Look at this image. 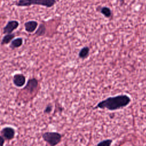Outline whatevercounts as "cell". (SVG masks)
Listing matches in <instances>:
<instances>
[{"instance_id":"6da1fadb","label":"cell","mask_w":146,"mask_h":146,"mask_svg":"<svg viewBox=\"0 0 146 146\" xmlns=\"http://www.w3.org/2000/svg\"><path fill=\"white\" fill-rule=\"evenodd\" d=\"M131 102V98L125 94L111 96L100 102L96 107L101 109H107L110 111L119 110L128 106Z\"/></svg>"},{"instance_id":"7a4b0ae2","label":"cell","mask_w":146,"mask_h":146,"mask_svg":"<svg viewBox=\"0 0 146 146\" xmlns=\"http://www.w3.org/2000/svg\"><path fill=\"white\" fill-rule=\"evenodd\" d=\"M56 1V0H19L15 5L20 7L29 6L31 5H40L47 7L53 6Z\"/></svg>"},{"instance_id":"3957f363","label":"cell","mask_w":146,"mask_h":146,"mask_svg":"<svg viewBox=\"0 0 146 146\" xmlns=\"http://www.w3.org/2000/svg\"><path fill=\"white\" fill-rule=\"evenodd\" d=\"M42 138L44 141L50 145L58 144L62 140V135L56 132H46L42 135Z\"/></svg>"},{"instance_id":"277c9868","label":"cell","mask_w":146,"mask_h":146,"mask_svg":"<svg viewBox=\"0 0 146 146\" xmlns=\"http://www.w3.org/2000/svg\"><path fill=\"white\" fill-rule=\"evenodd\" d=\"M1 134L4 139L7 140H10L14 137L15 132L14 128L10 127H6L2 129Z\"/></svg>"},{"instance_id":"5b68a950","label":"cell","mask_w":146,"mask_h":146,"mask_svg":"<svg viewBox=\"0 0 146 146\" xmlns=\"http://www.w3.org/2000/svg\"><path fill=\"white\" fill-rule=\"evenodd\" d=\"M19 26V23L17 21H10L8 22L3 30V34H10L14 30L17 29Z\"/></svg>"},{"instance_id":"8992f818","label":"cell","mask_w":146,"mask_h":146,"mask_svg":"<svg viewBox=\"0 0 146 146\" xmlns=\"http://www.w3.org/2000/svg\"><path fill=\"white\" fill-rule=\"evenodd\" d=\"M38 86V81L35 78H32L30 79L25 86V87L23 88V90H26L27 91H29L31 93H32L33 91H34Z\"/></svg>"},{"instance_id":"52a82bcc","label":"cell","mask_w":146,"mask_h":146,"mask_svg":"<svg viewBox=\"0 0 146 146\" xmlns=\"http://www.w3.org/2000/svg\"><path fill=\"white\" fill-rule=\"evenodd\" d=\"M14 84L18 87L24 86L26 82V78L24 75L22 74H16L14 75L13 79Z\"/></svg>"},{"instance_id":"ba28073f","label":"cell","mask_w":146,"mask_h":146,"mask_svg":"<svg viewBox=\"0 0 146 146\" xmlns=\"http://www.w3.org/2000/svg\"><path fill=\"white\" fill-rule=\"evenodd\" d=\"M38 26V22L35 21H30L25 23V30L28 33H33Z\"/></svg>"},{"instance_id":"9c48e42d","label":"cell","mask_w":146,"mask_h":146,"mask_svg":"<svg viewBox=\"0 0 146 146\" xmlns=\"http://www.w3.org/2000/svg\"><path fill=\"white\" fill-rule=\"evenodd\" d=\"M99 12L102 14L105 17L107 18H110L112 17V13L111 10L107 6H103L99 8Z\"/></svg>"},{"instance_id":"30bf717a","label":"cell","mask_w":146,"mask_h":146,"mask_svg":"<svg viewBox=\"0 0 146 146\" xmlns=\"http://www.w3.org/2000/svg\"><path fill=\"white\" fill-rule=\"evenodd\" d=\"M23 43V39L22 38H17L16 39H14L11 41V43L10 44V47L14 50L15 48H17L21 46H22Z\"/></svg>"},{"instance_id":"8fae6325","label":"cell","mask_w":146,"mask_h":146,"mask_svg":"<svg viewBox=\"0 0 146 146\" xmlns=\"http://www.w3.org/2000/svg\"><path fill=\"white\" fill-rule=\"evenodd\" d=\"M15 37V34H6V35H5L1 41V44L2 45H5V44H7L9 43H10L13 39V38Z\"/></svg>"},{"instance_id":"7c38bea8","label":"cell","mask_w":146,"mask_h":146,"mask_svg":"<svg viewBox=\"0 0 146 146\" xmlns=\"http://www.w3.org/2000/svg\"><path fill=\"white\" fill-rule=\"evenodd\" d=\"M89 52H90L89 47H87V46L83 47L80 50V51L79 52V57L80 59H85L88 56Z\"/></svg>"},{"instance_id":"4fadbf2b","label":"cell","mask_w":146,"mask_h":146,"mask_svg":"<svg viewBox=\"0 0 146 146\" xmlns=\"http://www.w3.org/2000/svg\"><path fill=\"white\" fill-rule=\"evenodd\" d=\"M46 33V27L43 24H40L39 27H38L35 34L37 36H43Z\"/></svg>"},{"instance_id":"5bb4252c","label":"cell","mask_w":146,"mask_h":146,"mask_svg":"<svg viewBox=\"0 0 146 146\" xmlns=\"http://www.w3.org/2000/svg\"><path fill=\"white\" fill-rule=\"evenodd\" d=\"M112 143V140L111 139H106L104 140L98 144H97L98 146H110Z\"/></svg>"},{"instance_id":"9a60e30c","label":"cell","mask_w":146,"mask_h":146,"mask_svg":"<svg viewBox=\"0 0 146 146\" xmlns=\"http://www.w3.org/2000/svg\"><path fill=\"white\" fill-rule=\"evenodd\" d=\"M52 111V106L51 104H48V106H46L44 110V113H49L50 112Z\"/></svg>"},{"instance_id":"2e32d148","label":"cell","mask_w":146,"mask_h":146,"mask_svg":"<svg viewBox=\"0 0 146 146\" xmlns=\"http://www.w3.org/2000/svg\"><path fill=\"white\" fill-rule=\"evenodd\" d=\"M5 143V139L2 136L0 135V146H2Z\"/></svg>"}]
</instances>
